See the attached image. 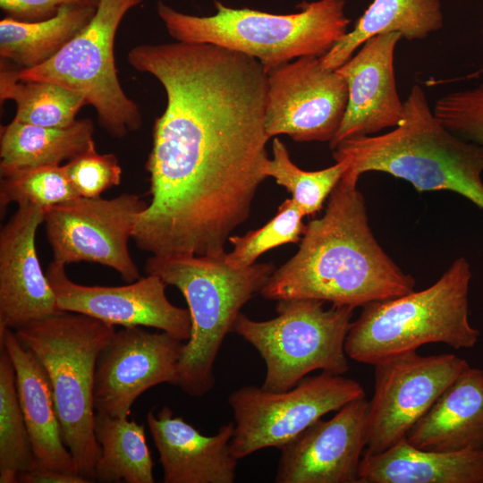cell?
Masks as SVG:
<instances>
[{
  "instance_id": "cell-26",
  "label": "cell",
  "mask_w": 483,
  "mask_h": 483,
  "mask_svg": "<svg viewBox=\"0 0 483 483\" xmlns=\"http://www.w3.org/2000/svg\"><path fill=\"white\" fill-rule=\"evenodd\" d=\"M94 430L100 445L95 481L102 483H154V462L146 441L144 425L128 417L96 412Z\"/></svg>"
},
{
  "instance_id": "cell-17",
  "label": "cell",
  "mask_w": 483,
  "mask_h": 483,
  "mask_svg": "<svg viewBox=\"0 0 483 483\" xmlns=\"http://www.w3.org/2000/svg\"><path fill=\"white\" fill-rule=\"evenodd\" d=\"M402 36L377 35L365 43L336 72L348 89V101L341 125L329 148L362 136L375 135L401 122L404 104L396 88L394 52Z\"/></svg>"
},
{
  "instance_id": "cell-9",
  "label": "cell",
  "mask_w": 483,
  "mask_h": 483,
  "mask_svg": "<svg viewBox=\"0 0 483 483\" xmlns=\"http://www.w3.org/2000/svg\"><path fill=\"white\" fill-rule=\"evenodd\" d=\"M142 1L100 0L89 22L61 50L40 65L16 68V77L56 83L80 94L113 137L138 131L142 116L121 86L114 45L123 18Z\"/></svg>"
},
{
  "instance_id": "cell-19",
  "label": "cell",
  "mask_w": 483,
  "mask_h": 483,
  "mask_svg": "<svg viewBox=\"0 0 483 483\" xmlns=\"http://www.w3.org/2000/svg\"><path fill=\"white\" fill-rule=\"evenodd\" d=\"M147 424L159 454L164 483H233L238 459L231 452L234 422L214 436L202 435L182 417L163 407L147 414Z\"/></svg>"
},
{
  "instance_id": "cell-31",
  "label": "cell",
  "mask_w": 483,
  "mask_h": 483,
  "mask_svg": "<svg viewBox=\"0 0 483 483\" xmlns=\"http://www.w3.org/2000/svg\"><path fill=\"white\" fill-rule=\"evenodd\" d=\"M79 197L63 165H43L2 177L1 213L10 203L32 204L43 208Z\"/></svg>"
},
{
  "instance_id": "cell-20",
  "label": "cell",
  "mask_w": 483,
  "mask_h": 483,
  "mask_svg": "<svg viewBox=\"0 0 483 483\" xmlns=\"http://www.w3.org/2000/svg\"><path fill=\"white\" fill-rule=\"evenodd\" d=\"M0 347L7 352L15 370L17 394L38 465L78 473L63 436L45 369L12 328L0 330Z\"/></svg>"
},
{
  "instance_id": "cell-33",
  "label": "cell",
  "mask_w": 483,
  "mask_h": 483,
  "mask_svg": "<svg viewBox=\"0 0 483 483\" xmlns=\"http://www.w3.org/2000/svg\"><path fill=\"white\" fill-rule=\"evenodd\" d=\"M100 0H0L1 9L8 17L36 21L55 16L64 5L97 8Z\"/></svg>"
},
{
  "instance_id": "cell-14",
  "label": "cell",
  "mask_w": 483,
  "mask_h": 483,
  "mask_svg": "<svg viewBox=\"0 0 483 483\" xmlns=\"http://www.w3.org/2000/svg\"><path fill=\"white\" fill-rule=\"evenodd\" d=\"M184 343L169 333H151L144 326L115 330L97 362L96 412L128 417L146 390L162 383L174 386Z\"/></svg>"
},
{
  "instance_id": "cell-7",
  "label": "cell",
  "mask_w": 483,
  "mask_h": 483,
  "mask_svg": "<svg viewBox=\"0 0 483 483\" xmlns=\"http://www.w3.org/2000/svg\"><path fill=\"white\" fill-rule=\"evenodd\" d=\"M471 276L469 262L461 257L431 286L362 306L346 336L347 356L375 365L428 343L474 347L480 333L469 321Z\"/></svg>"
},
{
  "instance_id": "cell-10",
  "label": "cell",
  "mask_w": 483,
  "mask_h": 483,
  "mask_svg": "<svg viewBox=\"0 0 483 483\" xmlns=\"http://www.w3.org/2000/svg\"><path fill=\"white\" fill-rule=\"evenodd\" d=\"M362 396L358 381L326 371L284 392L240 387L228 396L234 419L231 452L240 460L264 448L280 449L324 415Z\"/></svg>"
},
{
  "instance_id": "cell-11",
  "label": "cell",
  "mask_w": 483,
  "mask_h": 483,
  "mask_svg": "<svg viewBox=\"0 0 483 483\" xmlns=\"http://www.w3.org/2000/svg\"><path fill=\"white\" fill-rule=\"evenodd\" d=\"M148 203L134 193L113 199L77 197L45 208L44 225L53 260L62 265L97 263L127 283L140 278L128 242Z\"/></svg>"
},
{
  "instance_id": "cell-24",
  "label": "cell",
  "mask_w": 483,
  "mask_h": 483,
  "mask_svg": "<svg viewBox=\"0 0 483 483\" xmlns=\"http://www.w3.org/2000/svg\"><path fill=\"white\" fill-rule=\"evenodd\" d=\"M93 132V122L88 118L64 128L13 120L1 126V177L38 166L61 165L63 161L71 160L95 143Z\"/></svg>"
},
{
  "instance_id": "cell-22",
  "label": "cell",
  "mask_w": 483,
  "mask_h": 483,
  "mask_svg": "<svg viewBox=\"0 0 483 483\" xmlns=\"http://www.w3.org/2000/svg\"><path fill=\"white\" fill-rule=\"evenodd\" d=\"M359 483H483V451L420 449L405 437L384 452L363 453Z\"/></svg>"
},
{
  "instance_id": "cell-5",
  "label": "cell",
  "mask_w": 483,
  "mask_h": 483,
  "mask_svg": "<svg viewBox=\"0 0 483 483\" xmlns=\"http://www.w3.org/2000/svg\"><path fill=\"white\" fill-rule=\"evenodd\" d=\"M216 13L196 16L162 1L157 10L168 34L178 42L211 44L257 59L267 72L303 56L321 57L347 32L345 0L303 2L300 11L275 14L232 8L215 1Z\"/></svg>"
},
{
  "instance_id": "cell-35",
  "label": "cell",
  "mask_w": 483,
  "mask_h": 483,
  "mask_svg": "<svg viewBox=\"0 0 483 483\" xmlns=\"http://www.w3.org/2000/svg\"><path fill=\"white\" fill-rule=\"evenodd\" d=\"M482 34H483V30H482Z\"/></svg>"
},
{
  "instance_id": "cell-8",
  "label": "cell",
  "mask_w": 483,
  "mask_h": 483,
  "mask_svg": "<svg viewBox=\"0 0 483 483\" xmlns=\"http://www.w3.org/2000/svg\"><path fill=\"white\" fill-rule=\"evenodd\" d=\"M314 299L277 301V316L257 321L243 313L233 330L250 343L266 364L261 387L284 392L315 370L343 375L350 369L345 340L354 308Z\"/></svg>"
},
{
  "instance_id": "cell-18",
  "label": "cell",
  "mask_w": 483,
  "mask_h": 483,
  "mask_svg": "<svg viewBox=\"0 0 483 483\" xmlns=\"http://www.w3.org/2000/svg\"><path fill=\"white\" fill-rule=\"evenodd\" d=\"M45 208L25 203L0 232V330L62 311L36 250Z\"/></svg>"
},
{
  "instance_id": "cell-34",
  "label": "cell",
  "mask_w": 483,
  "mask_h": 483,
  "mask_svg": "<svg viewBox=\"0 0 483 483\" xmlns=\"http://www.w3.org/2000/svg\"><path fill=\"white\" fill-rule=\"evenodd\" d=\"M19 483H89L78 473H70L37 465L18 475Z\"/></svg>"
},
{
  "instance_id": "cell-23",
  "label": "cell",
  "mask_w": 483,
  "mask_h": 483,
  "mask_svg": "<svg viewBox=\"0 0 483 483\" xmlns=\"http://www.w3.org/2000/svg\"><path fill=\"white\" fill-rule=\"evenodd\" d=\"M443 26L440 0H373L352 30L320 57V63L335 70L377 35L397 32L407 40H422Z\"/></svg>"
},
{
  "instance_id": "cell-29",
  "label": "cell",
  "mask_w": 483,
  "mask_h": 483,
  "mask_svg": "<svg viewBox=\"0 0 483 483\" xmlns=\"http://www.w3.org/2000/svg\"><path fill=\"white\" fill-rule=\"evenodd\" d=\"M272 152L273 157L263 167L264 174L274 178L292 194L304 216L315 215L321 210L349 167L348 161L341 159L325 169L302 170L292 161L285 144L278 138L273 140Z\"/></svg>"
},
{
  "instance_id": "cell-12",
  "label": "cell",
  "mask_w": 483,
  "mask_h": 483,
  "mask_svg": "<svg viewBox=\"0 0 483 483\" xmlns=\"http://www.w3.org/2000/svg\"><path fill=\"white\" fill-rule=\"evenodd\" d=\"M364 453L384 452L406 437L447 386L470 365L452 353L405 352L375 365Z\"/></svg>"
},
{
  "instance_id": "cell-25",
  "label": "cell",
  "mask_w": 483,
  "mask_h": 483,
  "mask_svg": "<svg viewBox=\"0 0 483 483\" xmlns=\"http://www.w3.org/2000/svg\"><path fill=\"white\" fill-rule=\"evenodd\" d=\"M96 8L64 5L51 17L36 21L5 17L0 21V56L19 70L33 68L53 57L91 20Z\"/></svg>"
},
{
  "instance_id": "cell-13",
  "label": "cell",
  "mask_w": 483,
  "mask_h": 483,
  "mask_svg": "<svg viewBox=\"0 0 483 483\" xmlns=\"http://www.w3.org/2000/svg\"><path fill=\"white\" fill-rule=\"evenodd\" d=\"M348 89L336 70L320 57L303 56L267 72L265 126L271 138L297 142L333 140L345 114Z\"/></svg>"
},
{
  "instance_id": "cell-3",
  "label": "cell",
  "mask_w": 483,
  "mask_h": 483,
  "mask_svg": "<svg viewBox=\"0 0 483 483\" xmlns=\"http://www.w3.org/2000/svg\"><path fill=\"white\" fill-rule=\"evenodd\" d=\"M401 122L393 130L341 142L335 161L360 178L383 172L410 182L418 191H449L483 209V146L447 129L436 116L425 91L414 84L403 101Z\"/></svg>"
},
{
  "instance_id": "cell-27",
  "label": "cell",
  "mask_w": 483,
  "mask_h": 483,
  "mask_svg": "<svg viewBox=\"0 0 483 483\" xmlns=\"http://www.w3.org/2000/svg\"><path fill=\"white\" fill-rule=\"evenodd\" d=\"M0 99L1 103L14 101L13 120L52 128L72 125L80 109L87 105L82 96L56 83L18 79L16 68L4 61H1Z\"/></svg>"
},
{
  "instance_id": "cell-32",
  "label": "cell",
  "mask_w": 483,
  "mask_h": 483,
  "mask_svg": "<svg viewBox=\"0 0 483 483\" xmlns=\"http://www.w3.org/2000/svg\"><path fill=\"white\" fill-rule=\"evenodd\" d=\"M63 169L80 197L97 198L118 186L122 167L113 153L100 154L93 143L85 151L63 165Z\"/></svg>"
},
{
  "instance_id": "cell-21",
  "label": "cell",
  "mask_w": 483,
  "mask_h": 483,
  "mask_svg": "<svg viewBox=\"0 0 483 483\" xmlns=\"http://www.w3.org/2000/svg\"><path fill=\"white\" fill-rule=\"evenodd\" d=\"M426 450L483 451V369L467 367L406 435Z\"/></svg>"
},
{
  "instance_id": "cell-1",
  "label": "cell",
  "mask_w": 483,
  "mask_h": 483,
  "mask_svg": "<svg viewBox=\"0 0 483 483\" xmlns=\"http://www.w3.org/2000/svg\"><path fill=\"white\" fill-rule=\"evenodd\" d=\"M128 63L163 86L166 105L146 162L150 201L132 239L152 256H218L244 223L269 159L267 72L211 44L132 47Z\"/></svg>"
},
{
  "instance_id": "cell-4",
  "label": "cell",
  "mask_w": 483,
  "mask_h": 483,
  "mask_svg": "<svg viewBox=\"0 0 483 483\" xmlns=\"http://www.w3.org/2000/svg\"><path fill=\"white\" fill-rule=\"evenodd\" d=\"M225 255H151L145 263L147 274L176 287L187 302L191 334L174 386L191 396H203L214 387V364L224 339L242 308L260 293L275 271L270 263L234 267Z\"/></svg>"
},
{
  "instance_id": "cell-6",
  "label": "cell",
  "mask_w": 483,
  "mask_h": 483,
  "mask_svg": "<svg viewBox=\"0 0 483 483\" xmlns=\"http://www.w3.org/2000/svg\"><path fill=\"white\" fill-rule=\"evenodd\" d=\"M13 331L47 372L63 436L77 472L89 482L95 481V467L100 456L94 430L95 373L114 326L62 310Z\"/></svg>"
},
{
  "instance_id": "cell-16",
  "label": "cell",
  "mask_w": 483,
  "mask_h": 483,
  "mask_svg": "<svg viewBox=\"0 0 483 483\" xmlns=\"http://www.w3.org/2000/svg\"><path fill=\"white\" fill-rule=\"evenodd\" d=\"M366 396L351 401L330 419H318L283 445L276 483H359L367 445Z\"/></svg>"
},
{
  "instance_id": "cell-28",
  "label": "cell",
  "mask_w": 483,
  "mask_h": 483,
  "mask_svg": "<svg viewBox=\"0 0 483 483\" xmlns=\"http://www.w3.org/2000/svg\"><path fill=\"white\" fill-rule=\"evenodd\" d=\"M0 483H17L18 475L38 465L21 409L15 370L0 347Z\"/></svg>"
},
{
  "instance_id": "cell-15",
  "label": "cell",
  "mask_w": 483,
  "mask_h": 483,
  "mask_svg": "<svg viewBox=\"0 0 483 483\" xmlns=\"http://www.w3.org/2000/svg\"><path fill=\"white\" fill-rule=\"evenodd\" d=\"M46 274L61 310L114 326L154 327L184 342L191 337L189 309L170 302L167 284L157 275L148 274L122 286L83 285L72 281L65 266L54 260Z\"/></svg>"
},
{
  "instance_id": "cell-30",
  "label": "cell",
  "mask_w": 483,
  "mask_h": 483,
  "mask_svg": "<svg viewBox=\"0 0 483 483\" xmlns=\"http://www.w3.org/2000/svg\"><path fill=\"white\" fill-rule=\"evenodd\" d=\"M299 206L291 198L285 199L278 208L275 216L257 230L248 232L242 236L231 235L230 243L233 249L225 252L228 264L234 267H246L266 251L286 243H298L301 240L306 225Z\"/></svg>"
},
{
  "instance_id": "cell-2",
  "label": "cell",
  "mask_w": 483,
  "mask_h": 483,
  "mask_svg": "<svg viewBox=\"0 0 483 483\" xmlns=\"http://www.w3.org/2000/svg\"><path fill=\"white\" fill-rule=\"evenodd\" d=\"M358 181L343 174L324 215L306 225L297 253L261 290L265 299H314L355 309L414 291V277L376 240Z\"/></svg>"
}]
</instances>
